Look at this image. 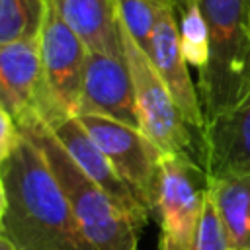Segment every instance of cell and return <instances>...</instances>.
Returning a JSON list of instances; mask_svg holds the SVG:
<instances>
[{
  "label": "cell",
  "instance_id": "cell-8",
  "mask_svg": "<svg viewBox=\"0 0 250 250\" xmlns=\"http://www.w3.org/2000/svg\"><path fill=\"white\" fill-rule=\"evenodd\" d=\"M43 123L51 129V133L57 137L62 148L78 164V168L94 184H98L111 197V201L143 230L150 213L133 193V189L121 180V176L115 172V168L102 152V148L96 145L86 127L80 123V119L76 115H62Z\"/></svg>",
  "mask_w": 250,
  "mask_h": 250
},
{
  "label": "cell",
  "instance_id": "cell-16",
  "mask_svg": "<svg viewBox=\"0 0 250 250\" xmlns=\"http://www.w3.org/2000/svg\"><path fill=\"white\" fill-rule=\"evenodd\" d=\"M115 2H117V14L121 25L129 31L135 43L146 55H150L158 6L152 4L150 0H115Z\"/></svg>",
  "mask_w": 250,
  "mask_h": 250
},
{
  "label": "cell",
  "instance_id": "cell-20",
  "mask_svg": "<svg viewBox=\"0 0 250 250\" xmlns=\"http://www.w3.org/2000/svg\"><path fill=\"white\" fill-rule=\"evenodd\" d=\"M0 250H18V248H16V246H14L6 236H2V234H0Z\"/></svg>",
  "mask_w": 250,
  "mask_h": 250
},
{
  "label": "cell",
  "instance_id": "cell-9",
  "mask_svg": "<svg viewBox=\"0 0 250 250\" xmlns=\"http://www.w3.org/2000/svg\"><path fill=\"white\" fill-rule=\"evenodd\" d=\"M104 115L141 129L135 88L125 59L90 51L78 102V113Z\"/></svg>",
  "mask_w": 250,
  "mask_h": 250
},
{
  "label": "cell",
  "instance_id": "cell-3",
  "mask_svg": "<svg viewBox=\"0 0 250 250\" xmlns=\"http://www.w3.org/2000/svg\"><path fill=\"white\" fill-rule=\"evenodd\" d=\"M209 59L199 70L197 92L205 123L250 92V0H199Z\"/></svg>",
  "mask_w": 250,
  "mask_h": 250
},
{
  "label": "cell",
  "instance_id": "cell-13",
  "mask_svg": "<svg viewBox=\"0 0 250 250\" xmlns=\"http://www.w3.org/2000/svg\"><path fill=\"white\" fill-rule=\"evenodd\" d=\"M53 4L90 51L125 59L115 0H53Z\"/></svg>",
  "mask_w": 250,
  "mask_h": 250
},
{
  "label": "cell",
  "instance_id": "cell-4",
  "mask_svg": "<svg viewBox=\"0 0 250 250\" xmlns=\"http://www.w3.org/2000/svg\"><path fill=\"white\" fill-rule=\"evenodd\" d=\"M125 62L131 72L135 100L141 119V131L162 150L170 154H189L199 162L197 137L184 119L164 80L150 57L135 43L121 25Z\"/></svg>",
  "mask_w": 250,
  "mask_h": 250
},
{
  "label": "cell",
  "instance_id": "cell-12",
  "mask_svg": "<svg viewBox=\"0 0 250 250\" xmlns=\"http://www.w3.org/2000/svg\"><path fill=\"white\" fill-rule=\"evenodd\" d=\"M199 164L209 180L250 174V92L205 123Z\"/></svg>",
  "mask_w": 250,
  "mask_h": 250
},
{
  "label": "cell",
  "instance_id": "cell-1",
  "mask_svg": "<svg viewBox=\"0 0 250 250\" xmlns=\"http://www.w3.org/2000/svg\"><path fill=\"white\" fill-rule=\"evenodd\" d=\"M0 176L8 199L0 234L18 250H94L51 166L25 135L20 133Z\"/></svg>",
  "mask_w": 250,
  "mask_h": 250
},
{
  "label": "cell",
  "instance_id": "cell-18",
  "mask_svg": "<svg viewBox=\"0 0 250 250\" xmlns=\"http://www.w3.org/2000/svg\"><path fill=\"white\" fill-rule=\"evenodd\" d=\"M18 139H20V129H18L16 121L10 117V113H6L0 107V168L14 152Z\"/></svg>",
  "mask_w": 250,
  "mask_h": 250
},
{
  "label": "cell",
  "instance_id": "cell-7",
  "mask_svg": "<svg viewBox=\"0 0 250 250\" xmlns=\"http://www.w3.org/2000/svg\"><path fill=\"white\" fill-rule=\"evenodd\" d=\"M76 117L107 156L121 180L133 189L146 211L154 215L160 158L164 152L137 127L94 113Z\"/></svg>",
  "mask_w": 250,
  "mask_h": 250
},
{
  "label": "cell",
  "instance_id": "cell-14",
  "mask_svg": "<svg viewBox=\"0 0 250 250\" xmlns=\"http://www.w3.org/2000/svg\"><path fill=\"white\" fill-rule=\"evenodd\" d=\"M209 195L227 230L230 250H250V174L209 180Z\"/></svg>",
  "mask_w": 250,
  "mask_h": 250
},
{
  "label": "cell",
  "instance_id": "cell-19",
  "mask_svg": "<svg viewBox=\"0 0 250 250\" xmlns=\"http://www.w3.org/2000/svg\"><path fill=\"white\" fill-rule=\"evenodd\" d=\"M6 205H8L6 188H4V182H2V176H0V223H2V217H4V213H6Z\"/></svg>",
  "mask_w": 250,
  "mask_h": 250
},
{
  "label": "cell",
  "instance_id": "cell-5",
  "mask_svg": "<svg viewBox=\"0 0 250 250\" xmlns=\"http://www.w3.org/2000/svg\"><path fill=\"white\" fill-rule=\"evenodd\" d=\"M39 49L47 100L37 117L51 121L62 115H76L90 49L68 27L53 0H45Z\"/></svg>",
  "mask_w": 250,
  "mask_h": 250
},
{
  "label": "cell",
  "instance_id": "cell-6",
  "mask_svg": "<svg viewBox=\"0 0 250 250\" xmlns=\"http://www.w3.org/2000/svg\"><path fill=\"white\" fill-rule=\"evenodd\" d=\"M209 189L203 166L189 154L160 158L154 215L160 223V250H189Z\"/></svg>",
  "mask_w": 250,
  "mask_h": 250
},
{
  "label": "cell",
  "instance_id": "cell-15",
  "mask_svg": "<svg viewBox=\"0 0 250 250\" xmlns=\"http://www.w3.org/2000/svg\"><path fill=\"white\" fill-rule=\"evenodd\" d=\"M45 0H0V45L39 37Z\"/></svg>",
  "mask_w": 250,
  "mask_h": 250
},
{
  "label": "cell",
  "instance_id": "cell-21",
  "mask_svg": "<svg viewBox=\"0 0 250 250\" xmlns=\"http://www.w3.org/2000/svg\"><path fill=\"white\" fill-rule=\"evenodd\" d=\"M152 4H156L158 8H170V2L172 0H150Z\"/></svg>",
  "mask_w": 250,
  "mask_h": 250
},
{
  "label": "cell",
  "instance_id": "cell-2",
  "mask_svg": "<svg viewBox=\"0 0 250 250\" xmlns=\"http://www.w3.org/2000/svg\"><path fill=\"white\" fill-rule=\"evenodd\" d=\"M18 129L45 156L88 244L94 250H137L141 229L78 168L51 129L37 115L20 123Z\"/></svg>",
  "mask_w": 250,
  "mask_h": 250
},
{
  "label": "cell",
  "instance_id": "cell-17",
  "mask_svg": "<svg viewBox=\"0 0 250 250\" xmlns=\"http://www.w3.org/2000/svg\"><path fill=\"white\" fill-rule=\"evenodd\" d=\"M189 250H230L227 230H225L223 221L219 217V211H217V207L209 195V189H207L203 211H201V217H199V223H197Z\"/></svg>",
  "mask_w": 250,
  "mask_h": 250
},
{
  "label": "cell",
  "instance_id": "cell-11",
  "mask_svg": "<svg viewBox=\"0 0 250 250\" xmlns=\"http://www.w3.org/2000/svg\"><path fill=\"white\" fill-rule=\"evenodd\" d=\"M148 57L154 62L168 92L172 94L176 105L180 107L184 119L195 133L197 145L201 150V137L205 131V115H203L197 86L193 84V80L189 76L188 61L182 53L178 25H176V20H174V14L170 8H158L154 35H152V49H150Z\"/></svg>",
  "mask_w": 250,
  "mask_h": 250
},
{
  "label": "cell",
  "instance_id": "cell-10",
  "mask_svg": "<svg viewBox=\"0 0 250 250\" xmlns=\"http://www.w3.org/2000/svg\"><path fill=\"white\" fill-rule=\"evenodd\" d=\"M45 100L39 37L0 45V107L20 125L37 115Z\"/></svg>",
  "mask_w": 250,
  "mask_h": 250
}]
</instances>
